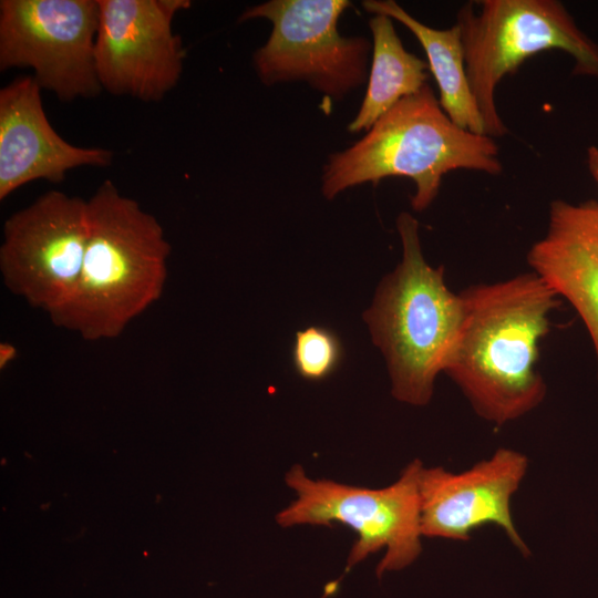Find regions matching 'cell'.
<instances>
[{
	"instance_id": "cell-1",
	"label": "cell",
	"mask_w": 598,
	"mask_h": 598,
	"mask_svg": "<svg viewBox=\"0 0 598 598\" xmlns=\"http://www.w3.org/2000/svg\"><path fill=\"white\" fill-rule=\"evenodd\" d=\"M460 295L463 321L444 372L477 415L504 425L545 398L539 342L560 299L533 271Z\"/></svg>"
},
{
	"instance_id": "cell-2",
	"label": "cell",
	"mask_w": 598,
	"mask_h": 598,
	"mask_svg": "<svg viewBox=\"0 0 598 598\" xmlns=\"http://www.w3.org/2000/svg\"><path fill=\"white\" fill-rule=\"evenodd\" d=\"M171 251L158 219L104 181L87 199V240L76 288L52 322L86 341L120 337L162 297Z\"/></svg>"
},
{
	"instance_id": "cell-3",
	"label": "cell",
	"mask_w": 598,
	"mask_h": 598,
	"mask_svg": "<svg viewBox=\"0 0 598 598\" xmlns=\"http://www.w3.org/2000/svg\"><path fill=\"white\" fill-rule=\"evenodd\" d=\"M458 168L501 174L498 147L492 137L452 122L426 84L399 101L355 144L329 156L322 194L332 199L355 185L405 176L415 183L411 204L421 212L435 199L442 177Z\"/></svg>"
},
{
	"instance_id": "cell-4",
	"label": "cell",
	"mask_w": 598,
	"mask_h": 598,
	"mask_svg": "<svg viewBox=\"0 0 598 598\" xmlns=\"http://www.w3.org/2000/svg\"><path fill=\"white\" fill-rule=\"evenodd\" d=\"M402 260L380 283L363 318L382 351L393 396L422 406L432 399L434 382L454 350L464 313L461 295L452 292L443 267L424 259L417 220L403 212L396 219Z\"/></svg>"
},
{
	"instance_id": "cell-5",
	"label": "cell",
	"mask_w": 598,
	"mask_h": 598,
	"mask_svg": "<svg viewBox=\"0 0 598 598\" xmlns=\"http://www.w3.org/2000/svg\"><path fill=\"white\" fill-rule=\"evenodd\" d=\"M480 12L465 3L457 12L465 69L485 125L502 137L508 128L497 112L495 90L532 55L561 50L575 61L574 74L598 79V44L556 0H483Z\"/></svg>"
},
{
	"instance_id": "cell-6",
	"label": "cell",
	"mask_w": 598,
	"mask_h": 598,
	"mask_svg": "<svg viewBox=\"0 0 598 598\" xmlns=\"http://www.w3.org/2000/svg\"><path fill=\"white\" fill-rule=\"evenodd\" d=\"M423 463L413 460L399 478L382 488L347 485L331 480H312L303 467L293 465L286 484L293 499L281 509L276 522L281 527L295 525L350 527L357 534L347 560L346 573L369 555L384 549L377 576L403 569L422 551L419 476Z\"/></svg>"
},
{
	"instance_id": "cell-7",
	"label": "cell",
	"mask_w": 598,
	"mask_h": 598,
	"mask_svg": "<svg viewBox=\"0 0 598 598\" xmlns=\"http://www.w3.org/2000/svg\"><path fill=\"white\" fill-rule=\"evenodd\" d=\"M348 0H271L248 8L239 22L272 23L267 42L254 53L255 70L267 85L307 81L337 100L367 80L368 39L342 37L338 20Z\"/></svg>"
},
{
	"instance_id": "cell-8",
	"label": "cell",
	"mask_w": 598,
	"mask_h": 598,
	"mask_svg": "<svg viewBox=\"0 0 598 598\" xmlns=\"http://www.w3.org/2000/svg\"><path fill=\"white\" fill-rule=\"evenodd\" d=\"M86 240L87 199L47 192L3 224V285L52 321L74 293Z\"/></svg>"
},
{
	"instance_id": "cell-9",
	"label": "cell",
	"mask_w": 598,
	"mask_h": 598,
	"mask_svg": "<svg viewBox=\"0 0 598 598\" xmlns=\"http://www.w3.org/2000/svg\"><path fill=\"white\" fill-rule=\"evenodd\" d=\"M99 21V0H1L0 70L32 69L62 102L94 97Z\"/></svg>"
},
{
	"instance_id": "cell-10",
	"label": "cell",
	"mask_w": 598,
	"mask_h": 598,
	"mask_svg": "<svg viewBox=\"0 0 598 598\" xmlns=\"http://www.w3.org/2000/svg\"><path fill=\"white\" fill-rule=\"evenodd\" d=\"M95 69L102 90L159 102L178 83L185 49L175 14L188 0H99Z\"/></svg>"
},
{
	"instance_id": "cell-11",
	"label": "cell",
	"mask_w": 598,
	"mask_h": 598,
	"mask_svg": "<svg viewBox=\"0 0 598 598\" xmlns=\"http://www.w3.org/2000/svg\"><path fill=\"white\" fill-rule=\"evenodd\" d=\"M527 468L528 458L512 448H498L461 473L423 465L419 476L422 536L466 542L474 529L493 524L528 556L511 511Z\"/></svg>"
},
{
	"instance_id": "cell-12",
	"label": "cell",
	"mask_w": 598,
	"mask_h": 598,
	"mask_svg": "<svg viewBox=\"0 0 598 598\" xmlns=\"http://www.w3.org/2000/svg\"><path fill=\"white\" fill-rule=\"evenodd\" d=\"M41 90L33 76L17 78L0 90V200L38 179L60 184L70 169L112 164V151L76 146L56 133Z\"/></svg>"
},
{
	"instance_id": "cell-13",
	"label": "cell",
	"mask_w": 598,
	"mask_h": 598,
	"mask_svg": "<svg viewBox=\"0 0 598 598\" xmlns=\"http://www.w3.org/2000/svg\"><path fill=\"white\" fill-rule=\"evenodd\" d=\"M533 272L577 311L598 362V209L595 200L551 202L548 228L527 255Z\"/></svg>"
},
{
	"instance_id": "cell-14",
	"label": "cell",
	"mask_w": 598,
	"mask_h": 598,
	"mask_svg": "<svg viewBox=\"0 0 598 598\" xmlns=\"http://www.w3.org/2000/svg\"><path fill=\"white\" fill-rule=\"evenodd\" d=\"M362 6L368 12L384 14L401 22L416 37L437 83L442 110L461 128L486 135L484 121L467 79L458 25L455 23L444 30L430 28L393 0H365Z\"/></svg>"
},
{
	"instance_id": "cell-15",
	"label": "cell",
	"mask_w": 598,
	"mask_h": 598,
	"mask_svg": "<svg viewBox=\"0 0 598 598\" xmlns=\"http://www.w3.org/2000/svg\"><path fill=\"white\" fill-rule=\"evenodd\" d=\"M372 32V63L368 86L350 132L370 130L399 101L421 91L427 83V62L408 52L393 27V19L374 14L369 21Z\"/></svg>"
},
{
	"instance_id": "cell-16",
	"label": "cell",
	"mask_w": 598,
	"mask_h": 598,
	"mask_svg": "<svg viewBox=\"0 0 598 598\" xmlns=\"http://www.w3.org/2000/svg\"><path fill=\"white\" fill-rule=\"evenodd\" d=\"M343 346L338 334L322 326L297 331L292 346V364L298 375L308 381H322L340 367Z\"/></svg>"
},
{
	"instance_id": "cell-17",
	"label": "cell",
	"mask_w": 598,
	"mask_h": 598,
	"mask_svg": "<svg viewBox=\"0 0 598 598\" xmlns=\"http://www.w3.org/2000/svg\"><path fill=\"white\" fill-rule=\"evenodd\" d=\"M18 349L14 344L4 341L0 343V368H6L10 362L17 359Z\"/></svg>"
},
{
	"instance_id": "cell-18",
	"label": "cell",
	"mask_w": 598,
	"mask_h": 598,
	"mask_svg": "<svg viewBox=\"0 0 598 598\" xmlns=\"http://www.w3.org/2000/svg\"><path fill=\"white\" fill-rule=\"evenodd\" d=\"M589 171L598 185V147L590 146L587 152ZM598 209V202H596Z\"/></svg>"
}]
</instances>
